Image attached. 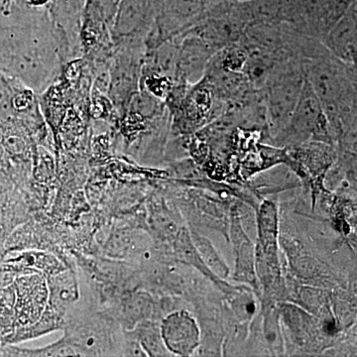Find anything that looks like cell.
<instances>
[{
	"label": "cell",
	"mask_w": 357,
	"mask_h": 357,
	"mask_svg": "<svg viewBox=\"0 0 357 357\" xmlns=\"http://www.w3.org/2000/svg\"><path fill=\"white\" fill-rule=\"evenodd\" d=\"M302 64L283 60L266 86V117L272 128H287L304 84Z\"/></svg>",
	"instance_id": "1"
},
{
	"label": "cell",
	"mask_w": 357,
	"mask_h": 357,
	"mask_svg": "<svg viewBox=\"0 0 357 357\" xmlns=\"http://www.w3.org/2000/svg\"><path fill=\"white\" fill-rule=\"evenodd\" d=\"M256 276L265 287L280 277L278 260V213L271 202H264L258 213V241L255 249Z\"/></svg>",
	"instance_id": "2"
},
{
	"label": "cell",
	"mask_w": 357,
	"mask_h": 357,
	"mask_svg": "<svg viewBox=\"0 0 357 357\" xmlns=\"http://www.w3.org/2000/svg\"><path fill=\"white\" fill-rule=\"evenodd\" d=\"M160 335L167 351L178 356H191L201 340L198 324L187 311L168 314L162 321Z\"/></svg>",
	"instance_id": "3"
},
{
	"label": "cell",
	"mask_w": 357,
	"mask_h": 357,
	"mask_svg": "<svg viewBox=\"0 0 357 357\" xmlns=\"http://www.w3.org/2000/svg\"><path fill=\"white\" fill-rule=\"evenodd\" d=\"M326 50L345 64L356 66V8L349 10L321 37Z\"/></svg>",
	"instance_id": "4"
},
{
	"label": "cell",
	"mask_w": 357,
	"mask_h": 357,
	"mask_svg": "<svg viewBox=\"0 0 357 357\" xmlns=\"http://www.w3.org/2000/svg\"><path fill=\"white\" fill-rule=\"evenodd\" d=\"M287 128L299 132H311L316 135L326 136L328 133V119L324 112L323 105L312 91L305 77L299 100L294 110L292 119Z\"/></svg>",
	"instance_id": "5"
},
{
	"label": "cell",
	"mask_w": 357,
	"mask_h": 357,
	"mask_svg": "<svg viewBox=\"0 0 357 357\" xmlns=\"http://www.w3.org/2000/svg\"><path fill=\"white\" fill-rule=\"evenodd\" d=\"M218 98L215 89L204 77L185 96V114L190 122L195 126H204V122L210 121L217 116L218 112Z\"/></svg>",
	"instance_id": "6"
},
{
	"label": "cell",
	"mask_w": 357,
	"mask_h": 357,
	"mask_svg": "<svg viewBox=\"0 0 357 357\" xmlns=\"http://www.w3.org/2000/svg\"><path fill=\"white\" fill-rule=\"evenodd\" d=\"M232 241H234V252H236V280L255 284V249L249 241L238 222H234L231 229Z\"/></svg>",
	"instance_id": "7"
},
{
	"label": "cell",
	"mask_w": 357,
	"mask_h": 357,
	"mask_svg": "<svg viewBox=\"0 0 357 357\" xmlns=\"http://www.w3.org/2000/svg\"><path fill=\"white\" fill-rule=\"evenodd\" d=\"M232 307L241 319H250L255 312V302L252 296L246 293H239L234 296Z\"/></svg>",
	"instance_id": "8"
},
{
	"label": "cell",
	"mask_w": 357,
	"mask_h": 357,
	"mask_svg": "<svg viewBox=\"0 0 357 357\" xmlns=\"http://www.w3.org/2000/svg\"><path fill=\"white\" fill-rule=\"evenodd\" d=\"M147 86L154 95L161 96L166 93L169 83L165 77H152L148 79Z\"/></svg>",
	"instance_id": "9"
},
{
	"label": "cell",
	"mask_w": 357,
	"mask_h": 357,
	"mask_svg": "<svg viewBox=\"0 0 357 357\" xmlns=\"http://www.w3.org/2000/svg\"><path fill=\"white\" fill-rule=\"evenodd\" d=\"M30 100H31V96L28 95L27 93H23L17 96V98L14 100V103H15V107L17 109H24V107H27Z\"/></svg>",
	"instance_id": "10"
},
{
	"label": "cell",
	"mask_w": 357,
	"mask_h": 357,
	"mask_svg": "<svg viewBox=\"0 0 357 357\" xmlns=\"http://www.w3.org/2000/svg\"><path fill=\"white\" fill-rule=\"evenodd\" d=\"M7 328V319L6 317L0 316V333H2Z\"/></svg>",
	"instance_id": "11"
},
{
	"label": "cell",
	"mask_w": 357,
	"mask_h": 357,
	"mask_svg": "<svg viewBox=\"0 0 357 357\" xmlns=\"http://www.w3.org/2000/svg\"><path fill=\"white\" fill-rule=\"evenodd\" d=\"M28 2L33 4V6H42V4L48 2V0H28Z\"/></svg>",
	"instance_id": "12"
},
{
	"label": "cell",
	"mask_w": 357,
	"mask_h": 357,
	"mask_svg": "<svg viewBox=\"0 0 357 357\" xmlns=\"http://www.w3.org/2000/svg\"><path fill=\"white\" fill-rule=\"evenodd\" d=\"M234 1H237V2H250V1H255V0H234Z\"/></svg>",
	"instance_id": "13"
}]
</instances>
